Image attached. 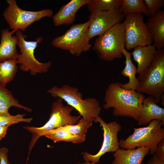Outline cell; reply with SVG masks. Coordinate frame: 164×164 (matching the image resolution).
<instances>
[{
	"instance_id": "obj_1",
	"label": "cell",
	"mask_w": 164,
	"mask_h": 164,
	"mask_svg": "<svg viewBox=\"0 0 164 164\" xmlns=\"http://www.w3.org/2000/svg\"><path fill=\"white\" fill-rule=\"evenodd\" d=\"M145 97L143 94L124 89L116 82L110 84L107 88L103 107L105 109L113 108L114 116L129 117L138 121Z\"/></svg>"
},
{
	"instance_id": "obj_2",
	"label": "cell",
	"mask_w": 164,
	"mask_h": 164,
	"mask_svg": "<svg viewBox=\"0 0 164 164\" xmlns=\"http://www.w3.org/2000/svg\"><path fill=\"white\" fill-rule=\"evenodd\" d=\"M47 92L54 98H60L77 111L82 118L93 122L99 116L101 108L98 101L94 98L83 99L76 87L65 84L61 87L55 86Z\"/></svg>"
},
{
	"instance_id": "obj_3",
	"label": "cell",
	"mask_w": 164,
	"mask_h": 164,
	"mask_svg": "<svg viewBox=\"0 0 164 164\" xmlns=\"http://www.w3.org/2000/svg\"><path fill=\"white\" fill-rule=\"evenodd\" d=\"M73 109L68 105H64L63 103V100L58 98L53 103L50 118L43 126L40 127H23L24 129L29 132L32 135L29 146L28 158L30 152L40 137L57 128L66 125H75L78 123L81 116L80 115L72 116L71 113Z\"/></svg>"
},
{
	"instance_id": "obj_4",
	"label": "cell",
	"mask_w": 164,
	"mask_h": 164,
	"mask_svg": "<svg viewBox=\"0 0 164 164\" xmlns=\"http://www.w3.org/2000/svg\"><path fill=\"white\" fill-rule=\"evenodd\" d=\"M139 81L136 91L155 97L157 104L161 102L164 92V49L157 50L151 65L137 77Z\"/></svg>"
},
{
	"instance_id": "obj_5",
	"label": "cell",
	"mask_w": 164,
	"mask_h": 164,
	"mask_svg": "<svg viewBox=\"0 0 164 164\" xmlns=\"http://www.w3.org/2000/svg\"><path fill=\"white\" fill-rule=\"evenodd\" d=\"M164 124L159 120H152L146 127L134 128L133 134L125 139H121L119 147L125 149L146 147L149 149L151 155L155 152L157 145L164 138Z\"/></svg>"
},
{
	"instance_id": "obj_6",
	"label": "cell",
	"mask_w": 164,
	"mask_h": 164,
	"mask_svg": "<svg viewBox=\"0 0 164 164\" xmlns=\"http://www.w3.org/2000/svg\"><path fill=\"white\" fill-rule=\"evenodd\" d=\"M125 45L124 28L123 23L120 22L98 36L93 49L100 59L109 61L121 58Z\"/></svg>"
},
{
	"instance_id": "obj_7",
	"label": "cell",
	"mask_w": 164,
	"mask_h": 164,
	"mask_svg": "<svg viewBox=\"0 0 164 164\" xmlns=\"http://www.w3.org/2000/svg\"><path fill=\"white\" fill-rule=\"evenodd\" d=\"M88 20L71 26L63 35L55 38L52 41L54 46L68 51L72 55L78 56L91 49L87 31Z\"/></svg>"
},
{
	"instance_id": "obj_8",
	"label": "cell",
	"mask_w": 164,
	"mask_h": 164,
	"mask_svg": "<svg viewBox=\"0 0 164 164\" xmlns=\"http://www.w3.org/2000/svg\"><path fill=\"white\" fill-rule=\"evenodd\" d=\"M18 39V45L20 48V53L19 54L17 59L18 63L20 64L19 68L24 72L29 71L31 75L36 76L38 73L47 72L50 67L52 62L42 63L39 61L34 55V50L38 43L43 40V37L37 38L36 41H27L25 39L26 35L20 30L16 32Z\"/></svg>"
},
{
	"instance_id": "obj_9",
	"label": "cell",
	"mask_w": 164,
	"mask_h": 164,
	"mask_svg": "<svg viewBox=\"0 0 164 164\" xmlns=\"http://www.w3.org/2000/svg\"><path fill=\"white\" fill-rule=\"evenodd\" d=\"M125 17L122 23L125 30L126 50H128L137 46L151 45L153 38L144 22L143 14L130 13Z\"/></svg>"
},
{
	"instance_id": "obj_10",
	"label": "cell",
	"mask_w": 164,
	"mask_h": 164,
	"mask_svg": "<svg viewBox=\"0 0 164 164\" xmlns=\"http://www.w3.org/2000/svg\"><path fill=\"white\" fill-rule=\"evenodd\" d=\"M8 6L4 10L3 16L10 29L16 31H24L27 28L36 21L45 17L53 16V11L51 9H44L39 11L22 10L17 5L15 0H7Z\"/></svg>"
},
{
	"instance_id": "obj_11",
	"label": "cell",
	"mask_w": 164,
	"mask_h": 164,
	"mask_svg": "<svg viewBox=\"0 0 164 164\" xmlns=\"http://www.w3.org/2000/svg\"><path fill=\"white\" fill-rule=\"evenodd\" d=\"M94 121L100 123L103 131L102 144L100 149L96 154L93 155L85 152L83 153V156L85 161L96 164L99 162L101 157L106 153H114L119 148L118 134L121 130V126L116 121L107 123L99 116L95 119Z\"/></svg>"
},
{
	"instance_id": "obj_12",
	"label": "cell",
	"mask_w": 164,
	"mask_h": 164,
	"mask_svg": "<svg viewBox=\"0 0 164 164\" xmlns=\"http://www.w3.org/2000/svg\"><path fill=\"white\" fill-rule=\"evenodd\" d=\"M125 17L119 10H109L91 13L89 17L88 36L91 39L101 36L114 25L121 22Z\"/></svg>"
},
{
	"instance_id": "obj_13",
	"label": "cell",
	"mask_w": 164,
	"mask_h": 164,
	"mask_svg": "<svg viewBox=\"0 0 164 164\" xmlns=\"http://www.w3.org/2000/svg\"><path fill=\"white\" fill-rule=\"evenodd\" d=\"M90 0H72L62 6L58 11L52 17L55 26L69 25L74 22L76 14L82 7L87 5Z\"/></svg>"
},
{
	"instance_id": "obj_14",
	"label": "cell",
	"mask_w": 164,
	"mask_h": 164,
	"mask_svg": "<svg viewBox=\"0 0 164 164\" xmlns=\"http://www.w3.org/2000/svg\"><path fill=\"white\" fill-rule=\"evenodd\" d=\"M155 119L160 120L164 124V108L157 104L153 96L145 97L142 102L138 124L146 125Z\"/></svg>"
},
{
	"instance_id": "obj_15",
	"label": "cell",
	"mask_w": 164,
	"mask_h": 164,
	"mask_svg": "<svg viewBox=\"0 0 164 164\" xmlns=\"http://www.w3.org/2000/svg\"><path fill=\"white\" fill-rule=\"evenodd\" d=\"M16 31H9L8 29H3L1 31L0 43V62L9 60H17L19 54L16 46L18 39L16 36H12Z\"/></svg>"
},
{
	"instance_id": "obj_16",
	"label": "cell",
	"mask_w": 164,
	"mask_h": 164,
	"mask_svg": "<svg viewBox=\"0 0 164 164\" xmlns=\"http://www.w3.org/2000/svg\"><path fill=\"white\" fill-rule=\"evenodd\" d=\"M149 153V149L146 147L134 149L119 148L113 154L112 164H142L145 156Z\"/></svg>"
},
{
	"instance_id": "obj_17",
	"label": "cell",
	"mask_w": 164,
	"mask_h": 164,
	"mask_svg": "<svg viewBox=\"0 0 164 164\" xmlns=\"http://www.w3.org/2000/svg\"><path fill=\"white\" fill-rule=\"evenodd\" d=\"M146 24L157 50L164 47V11L161 10L150 16Z\"/></svg>"
},
{
	"instance_id": "obj_18",
	"label": "cell",
	"mask_w": 164,
	"mask_h": 164,
	"mask_svg": "<svg viewBox=\"0 0 164 164\" xmlns=\"http://www.w3.org/2000/svg\"><path fill=\"white\" fill-rule=\"evenodd\" d=\"M132 53L133 60L137 63V73L140 75L151 65L157 50L154 45L135 47Z\"/></svg>"
},
{
	"instance_id": "obj_19",
	"label": "cell",
	"mask_w": 164,
	"mask_h": 164,
	"mask_svg": "<svg viewBox=\"0 0 164 164\" xmlns=\"http://www.w3.org/2000/svg\"><path fill=\"white\" fill-rule=\"evenodd\" d=\"M122 53L125 58V66L121 71V74L128 77V82L124 84L120 83V85L122 88L127 90H133L136 91L138 87L139 81L136 77L137 73V67L133 64L131 58V53H129L124 48Z\"/></svg>"
},
{
	"instance_id": "obj_20",
	"label": "cell",
	"mask_w": 164,
	"mask_h": 164,
	"mask_svg": "<svg viewBox=\"0 0 164 164\" xmlns=\"http://www.w3.org/2000/svg\"><path fill=\"white\" fill-rule=\"evenodd\" d=\"M14 107L31 112L32 109L20 104L12 93L6 87L0 84V115H9V108Z\"/></svg>"
},
{
	"instance_id": "obj_21",
	"label": "cell",
	"mask_w": 164,
	"mask_h": 164,
	"mask_svg": "<svg viewBox=\"0 0 164 164\" xmlns=\"http://www.w3.org/2000/svg\"><path fill=\"white\" fill-rule=\"evenodd\" d=\"M43 136L52 140L54 143L62 141L80 143L84 142L86 138V135H76L58 128L48 132Z\"/></svg>"
},
{
	"instance_id": "obj_22",
	"label": "cell",
	"mask_w": 164,
	"mask_h": 164,
	"mask_svg": "<svg viewBox=\"0 0 164 164\" xmlns=\"http://www.w3.org/2000/svg\"><path fill=\"white\" fill-rule=\"evenodd\" d=\"M17 60H9L0 62V84L6 86L12 81L18 71Z\"/></svg>"
},
{
	"instance_id": "obj_23",
	"label": "cell",
	"mask_w": 164,
	"mask_h": 164,
	"mask_svg": "<svg viewBox=\"0 0 164 164\" xmlns=\"http://www.w3.org/2000/svg\"><path fill=\"white\" fill-rule=\"evenodd\" d=\"M123 0H90L87 5L91 12L109 10H119Z\"/></svg>"
},
{
	"instance_id": "obj_24",
	"label": "cell",
	"mask_w": 164,
	"mask_h": 164,
	"mask_svg": "<svg viewBox=\"0 0 164 164\" xmlns=\"http://www.w3.org/2000/svg\"><path fill=\"white\" fill-rule=\"evenodd\" d=\"M119 11L125 16L128 14L140 13L149 17L143 0H123Z\"/></svg>"
},
{
	"instance_id": "obj_25",
	"label": "cell",
	"mask_w": 164,
	"mask_h": 164,
	"mask_svg": "<svg viewBox=\"0 0 164 164\" xmlns=\"http://www.w3.org/2000/svg\"><path fill=\"white\" fill-rule=\"evenodd\" d=\"M92 124V122L82 118L76 124L66 125L58 128L65 130L73 134L85 135H86L88 128L91 126Z\"/></svg>"
},
{
	"instance_id": "obj_26",
	"label": "cell",
	"mask_w": 164,
	"mask_h": 164,
	"mask_svg": "<svg viewBox=\"0 0 164 164\" xmlns=\"http://www.w3.org/2000/svg\"><path fill=\"white\" fill-rule=\"evenodd\" d=\"M25 114H18L15 115H0V126H10L20 122L30 123L32 118H25Z\"/></svg>"
},
{
	"instance_id": "obj_27",
	"label": "cell",
	"mask_w": 164,
	"mask_h": 164,
	"mask_svg": "<svg viewBox=\"0 0 164 164\" xmlns=\"http://www.w3.org/2000/svg\"><path fill=\"white\" fill-rule=\"evenodd\" d=\"M149 16L160 11L164 5V0H143Z\"/></svg>"
},
{
	"instance_id": "obj_28",
	"label": "cell",
	"mask_w": 164,
	"mask_h": 164,
	"mask_svg": "<svg viewBox=\"0 0 164 164\" xmlns=\"http://www.w3.org/2000/svg\"><path fill=\"white\" fill-rule=\"evenodd\" d=\"M154 154L160 160L164 161V138L158 144Z\"/></svg>"
},
{
	"instance_id": "obj_29",
	"label": "cell",
	"mask_w": 164,
	"mask_h": 164,
	"mask_svg": "<svg viewBox=\"0 0 164 164\" xmlns=\"http://www.w3.org/2000/svg\"><path fill=\"white\" fill-rule=\"evenodd\" d=\"M8 151L6 147L0 148V164H10L7 158Z\"/></svg>"
},
{
	"instance_id": "obj_30",
	"label": "cell",
	"mask_w": 164,
	"mask_h": 164,
	"mask_svg": "<svg viewBox=\"0 0 164 164\" xmlns=\"http://www.w3.org/2000/svg\"><path fill=\"white\" fill-rule=\"evenodd\" d=\"M146 164H164V161L160 160L154 154Z\"/></svg>"
},
{
	"instance_id": "obj_31",
	"label": "cell",
	"mask_w": 164,
	"mask_h": 164,
	"mask_svg": "<svg viewBox=\"0 0 164 164\" xmlns=\"http://www.w3.org/2000/svg\"><path fill=\"white\" fill-rule=\"evenodd\" d=\"M9 127V126H0V141L6 134Z\"/></svg>"
},
{
	"instance_id": "obj_32",
	"label": "cell",
	"mask_w": 164,
	"mask_h": 164,
	"mask_svg": "<svg viewBox=\"0 0 164 164\" xmlns=\"http://www.w3.org/2000/svg\"><path fill=\"white\" fill-rule=\"evenodd\" d=\"M76 164H96L94 163L91 162H90L85 161V162H84L83 163H76Z\"/></svg>"
},
{
	"instance_id": "obj_33",
	"label": "cell",
	"mask_w": 164,
	"mask_h": 164,
	"mask_svg": "<svg viewBox=\"0 0 164 164\" xmlns=\"http://www.w3.org/2000/svg\"><path fill=\"white\" fill-rule=\"evenodd\" d=\"M164 94H163L162 95V98H161V103L162 105L163 106H164Z\"/></svg>"
}]
</instances>
